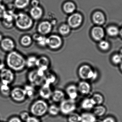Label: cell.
<instances>
[{
    "label": "cell",
    "mask_w": 122,
    "mask_h": 122,
    "mask_svg": "<svg viewBox=\"0 0 122 122\" xmlns=\"http://www.w3.org/2000/svg\"><path fill=\"white\" fill-rule=\"evenodd\" d=\"M6 62L9 69L14 71H21L26 67V59L20 53L15 51L9 52Z\"/></svg>",
    "instance_id": "obj_1"
},
{
    "label": "cell",
    "mask_w": 122,
    "mask_h": 122,
    "mask_svg": "<svg viewBox=\"0 0 122 122\" xmlns=\"http://www.w3.org/2000/svg\"><path fill=\"white\" fill-rule=\"evenodd\" d=\"M77 73L80 78L84 81H95L99 76L97 71L93 69L91 66L87 64H83L80 66Z\"/></svg>",
    "instance_id": "obj_2"
},
{
    "label": "cell",
    "mask_w": 122,
    "mask_h": 122,
    "mask_svg": "<svg viewBox=\"0 0 122 122\" xmlns=\"http://www.w3.org/2000/svg\"><path fill=\"white\" fill-rule=\"evenodd\" d=\"M48 105L45 100L42 99L38 100L31 104L30 112L32 116L39 118L48 113Z\"/></svg>",
    "instance_id": "obj_3"
},
{
    "label": "cell",
    "mask_w": 122,
    "mask_h": 122,
    "mask_svg": "<svg viewBox=\"0 0 122 122\" xmlns=\"http://www.w3.org/2000/svg\"><path fill=\"white\" fill-rule=\"evenodd\" d=\"M46 72L38 69L29 72L28 74V79L30 84L35 87H41L44 83Z\"/></svg>",
    "instance_id": "obj_4"
},
{
    "label": "cell",
    "mask_w": 122,
    "mask_h": 122,
    "mask_svg": "<svg viewBox=\"0 0 122 122\" xmlns=\"http://www.w3.org/2000/svg\"><path fill=\"white\" fill-rule=\"evenodd\" d=\"M14 22L16 26L22 30H26L30 28L33 25V21L27 14L19 13L15 14Z\"/></svg>",
    "instance_id": "obj_5"
},
{
    "label": "cell",
    "mask_w": 122,
    "mask_h": 122,
    "mask_svg": "<svg viewBox=\"0 0 122 122\" xmlns=\"http://www.w3.org/2000/svg\"><path fill=\"white\" fill-rule=\"evenodd\" d=\"M60 112L65 115H67L74 112L76 108L75 101L71 99H65L60 103Z\"/></svg>",
    "instance_id": "obj_6"
},
{
    "label": "cell",
    "mask_w": 122,
    "mask_h": 122,
    "mask_svg": "<svg viewBox=\"0 0 122 122\" xmlns=\"http://www.w3.org/2000/svg\"><path fill=\"white\" fill-rule=\"evenodd\" d=\"M15 75L13 71L4 68L0 71V80L1 84L9 85L14 81Z\"/></svg>",
    "instance_id": "obj_7"
},
{
    "label": "cell",
    "mask_w": 122,
    "mask_h": 122,
    "mask_svg": "<svg viewBox=\"0 0 122 122\" xmlns=\"http://www.w3.org/2000/svg\"><path fill=\"white\" fill-rule=\"evenodd\" d=\"M10 95L14 101L18 102L24 101L27 97L23 88L19 87L11 90Z\"/></svg>",
    "instance_id": "obj_8"
},
{
    "label": "cell",
    "mask_w": 122,
    "mask_h": 122,
    "mask_svg": "<svg viewBox=\"0 0 122 122\" xmlns=\"http://www.w3.org/2000/svg\"><path fill=\"white\" fill-rule=\"evenodd\" d=\"M82 16L78 13L72 14L70 16L67 20L68 25L72 28L79 27L82 21Z\"/></svg>",
    "instance_id": "obj_9"
},
{
    "label": "cell",
    "mask_w": 122,
    "mask_h": 122,
    "mask_svg": "<svg viewBox=\"0 0 122 122\" xmlns=\"http://www.w3.org/2000/svg\"><path fill=\"white\" fill-rule=\"evenodd\" d=\"M62 44L61 39L58 35H51L48 38L47 45L51 49H58L61 47Z\"/></svg>",
    "instance_id": "obj_10"
},
{
    "label": "cell",
    "mask_w": 122,
    "mask_h": 122,
    "mask_svg": "<svg viewBox=\"0 0 122 122\" xmlns=\"http://www.w3.org/2000/svg\"><path fill=\"white\" fill-rule=\"evenodd\" d=\"M52 92L51 86L46 83H44L40 87L39 93L42 99L46 100L51 99Z\"/></svg>",
    "instance_id": "obj_11"
},
{
    "label": "cell",
    "mask_w": 122,
    "mask_h": 122,
    "mask_svg": "<svg viewBox=\"0 0 122 122\" xmlns=\"http://www.w3.org/2000/svg\"><path fill=\"white\" fill-rule=\"evenodd\" d=\"M91 35L94 40L99 42L103 39L105 36V31L101 26H97L92 29Z\"/></svg>",
    "instance_id": "obj_12"
},
{
    "label": "cell",
    "mask_w": 122,
    "mask_h": 122,
    "mask_svg": "<svg viewBox=\"0 0 122 122\" xmlns=\"http://www.w3.org/2000/svg\"><path fill=\"white\" fill-rule=\"evenodd\" d=\"M50 65V61L48 58L45 56L38 57L36 67L37 69L44 72H46Z\"/></svg>",
    "instance_id": "obj_13"
},
{
    "label": "cell",
    "mask_w": 122,
    "mask_h": 122,
    "mask_svg": "<svg viewBox=\"0 0 122 122\" xmlns=\"http://www.w3.org/2000/svg\"><path fill=\"white\" fill-rule=\"evenodd\" d=\"M77 87L79 93L83 95H88L92 90V87L90 83L84 80L80 82L77 85Z\"/></svg>",
    "instance_id": "obj_14"
},
{
    "label": "cell",
    "mask_w": 122,
    "mask_h": 122,
    "mask_svg": "<svg viewBox=\"0 0 122 122\" xmlns=\"http://www.w3.org/2000/svg\"><path fill=\"white\" fill-rule=\"evenodd\" d=\"M65 93L69 99L75 100L78 97L79 93L77 86L74 84L69 85L66 87Z\"/></svg>",
    "instance_id": "obj_15"
},
{
    "label": "cell",
    "mask_w": 122,
    "mask_h": 122,
    "mask_svg": "<svg viewBox=\"0 0 122 122\" xmlns=\"http://www.w3.org/2000/svg\"><path fill=\"white\" fill-rule=\"evenodd\" d=\"M93 22L97 26H101L106 22V16L104 14L100 11H97L94 12L92 16Z\"/></svg>",
    "instance_id": "obj_16"
},
{
    "label": "cell",
    "mask_w": 122,
    "mask_h": 122,
    "mask_svg": "<svg viewBox=\"0 0 122 122\" xmlns=\"http://www.w3.org/2000/svg\"><path fill=\"white\" fill-rule=\"evenodd\" d=\"M0 46L4 51L9 52L14 51L15 47L14 42L9 38L3 39L0 42Z\"/></svg>",
    "instance_id": "obj_17"
},
{
    "label": "cell",
    "mask_w": 122,
    "mask_h": 122,
    "mask_svg": "<svg viewBox=\"0 0 122 122\" xmlns=\"http://www.w3.org/2000/svg\"><path fill=\"white\" fill-rule=\"evenodd\" d=\"M15 14L12 11H6L5 15L2 18L4 24L7 27H10L14 21Z\"/></svg>",
    "instance_id": "obj_18"
},
{
    "label": "cell",
    "mask_w": 122,
    "mask_h": 122,
    "mask_svg": "<svg viewBox=\"0 0 122 122\" xmlns=\"http://www.w3.org/2000/svg\"><path fill=\"white\" fill-rule=\"evenodd\" d=\"M65 94L60 90H56L53 91L51 99L55 103H61L65 99Z\"/></svg>",
    "instance_id": "obj_19"
},
{
    "label": "cell",
    "mask_w": 122,
    "mask_h": 122,
    "mask_svg": "<svg viewBox=\"0 0 122 122\" xmlns=\"http://www.w3.org/2000/svg\"><path fill=\"white\" fill-rule=\"evenodd\" d=\"M95 106V103L91 97L85 98L80 103L81 108L86 111L93 109Z\"/></svg>",
    "instance_id": "obj_20"
},
{
    "label": "cell",
    "mask_w": 122,
    "mask_h": 122,
    "mask_svg": "<svg viewBox=\"0 0 122 122\" xmlns=\"http://www.w3.org/2000/svg\"><path fill=\"white\" fill-rule=\"evenodd\" d=\"M52 29V25L48 21H44L39 24L38 30L41 34H47L49 33Z\"/></svg>",
    "instance_id": "obj_21"
},
{
    "label": "cell",
    "mask_w": 122,
    "mask_h": 122,
    "mask_svg": "<svg viewBox=\"0 0 122 122\" xmlns=\"http://www.w3.org/2000/svg\"><path fill=\"white\" fill-rule=\"evenodd\" d=\"M80 122H96L97 121V117L92 112H83L80 115Z\"/></svg>",
    "instance_id": "obj_22"
},
{
    "label": "cell",
    "mask_w": 122,
    "mask_h": 122,
    "mask_svg": "<svg viewBox=\"0 0 122 122\" xmlns=\"http://www.w3.org/2000/svg\"><path fill=\"white\" fill-rule=\"evenodd\" d=\"M30 14L33 18L38 20L41 18L43 14V10L38 6H33L30 11Z\"/></svg>",
    "instance_id": "obj_23"
},
{
    "label": "cell",
    "mask_w": 122,
    "mask_h": 122,
    "mask_svg": "<svg viewBox=\"0 0 122 122\" xmlns=\"http://www.w3.org/2000/svg\"><path fill=\"white\" fill-rule=\"evenodd\" d=\"M57 80L56 75L53 72H46L44 76V83L48 84L51 86L55 84Z\"/></svg>",
    "instance_id": "obj_24"
},
{
    "label": "cell",
    "mask_w": 122,
    "mask_h": 122,
    "mask_svg": "<svg viewBox=\"0 0 122 122\" xmlns=\"http://www.w3.org/2000/svg\"><path fill=\"white\" fill-rule=\"evenodd\" d=\"M92 110V113L97 117H100L104 116L107 111L106 107L102 105H96Z\"/></svg>",
    "instance_id": "obj_25"
},
{
    "label": "cell",
    "mask_w": 122,
    "mask_h": 122,
    "mask_svg": "<svg viewBox=\"0 0 122 122\" xmlns=\"http://www.w3.org/2000/svg\"><path fill=\"white\" fill-rule=\"evenodd\" d=\"M106 32L109 36L115 37L119 35L120 29L117 26L111 25L107 27Z\"/></svg>",
    "instance_id": "obj_26"
},
{
    "label": "cell",
    "mask_w": 122,
    "mask_h": 122,
    "mask_svg": "<svg viewBox=\"0 0 122 122\" xmlns=\"http://www.w3.org/2000/svg\"><path fill=\"white\" fill-rule=\"evenodd\" d=\"M38 57L35 56H29L26 59V67L29 69H33L36 67Z\"/></svg>",
    "instance_id": "obj_27"
},
{
    "label": "cell",
    "mask_w": 122,
    "mask_h": 122,
    "mask_svg": "<svg viewBox=\"0 0 122 122\" xmlns=\"http://www.w3.org/2000/svg\"><path fill=\"white\" fill-rule=\"evenodd\" d=\"M26 97L32 98L35 95L36 93V90L35 87L31 84L26 85H25L23 88Z\"/></svg>",
    "instance_id": "obj_28"
},
{
    "label": "cell",
    "mask_w": 122,
    "mask_h": 122,
    "mask_svg": "<svg viewBox=\"0 0 122 122\" xmlns=\"http://www.w3.org/2000/svg\"><path fill=\"white\" fill-rule=\"evenodd\" d=\"M76 6L73 2L67 1L63 5V9L67 13L71 14L75 11Z\"/></svg>",
    "instance_id": "obj_29"
},
{
    "label": "cell",
    "mask_w": 122,
    "mask_h": 122,
    "mask_svg": "<svg viewBox=\"0 0 122 122\" xmlns=\"http://www.w3.org/2000/svg\"><path fill=\"white\" fill-rule=\"evenodd\" d=\"M48 112L52 117L58 116L60 113L59 107L56 104H51L49 106Z\"/></svg>",
    "instance_id": "obj_30"
},
{
    "label": "cell",
    "mask_w": 122,
    "mask_h": 122,
    "mask_svg": "<svg viewBox=\"0 0 122 122\" xmlns=\"http://www.w3.org/2000/svg\"><path fill=\"white\" fill-rule=\"evenodd\" d=\"M29 2L30 0H15L14 6L17 8L22 9L27 7Z\"/></svg>",
    "instance_id": "obj_31"
},
{
    "label": "cell",
    "mask_w": 122,
    "mask_h": 122,
    "mask_svg": "<svg viewBox=\"0 0 122 122\" xmlns=\"http://www.w3.org/2000/svg\"><path fill=\"white\" fill-rule=\"evenodd\" d=\"M11 90L9 85L1 84L0 86V92L4 96L7 97L10 95Z\"/></svg>",
    "instance_id": "obj_32"
},
{
    "label": "cell",
    "mask_w": 122,
    "mask_h": 122,
    "mask_svg": "<svg viewBox=\"0 0 122 122\" xmlns=\"http://www.w3.org/2000/svg\"><path fill=\"white\" fill-rule=\"evenodd\" d=\"M91 98L95 103V105H100L104 102V98L103 96L99 93L94 94Z\"/></svg>",
    "instance_id": "obj_33"
},
{
    "label": "cell",
    "mask_w": 122,
    "mask_h": 122,
    "mask_svg": "<svg viewBox=\"0 0 122 122\" xmlns=\"http://www.w3.org/2000/svg\"><path fill=\"white\" fill-rule=\"evenodd\" d=\"M98 46L102 51H107L110 48V43L107 40L102 39V41H99Z\"/></svg>",
    "instance_id": "obj_34"
},
{
    "label": "cell",
    "mask_w": 122,
    "mask_h": 122,
    "mask_svg": "<svg viewBox=\"0 0 122 122\" xmlns=\"http://www.w3.org/2000/svg\"><path fill=\"white\" fill-rule=\"evenodd\" d=\"M80 115L76 112H72L68 115L67 122H80Z\"/></svg>",
    "instance_id": "obj_35"
},
{
    "label": "cell",
    "mask_w": 122,
    "mask_h": 122,
    "mask_svg": "<svg viewBox=\"0 0 122 122\" xmlns=\"http://www.w3.org/2000/svg\"><path fill=\"white\" fill-rule=\"evenodd\" d=\"M35 39L38 44L41 47L46 46L48 44V38L41 36H37L35 37Z\"/></svg>",
    "instance_id": "obj_36"
},
{
    "label": "cell",
    "mask_w": 122,
    "mask_h": 122,
    "mask_svg": "<svg viewBox=\"0 0 122 122\" xmlns=\"http://www.w3.org/2000/svg\"><path fill=\"white\" fill-rule=\"evenodd\" d=\"M112 62L115 65L120 64L122 62V56L120 53H117L112 55L111 58Z\"/></svg>",
    "instance_id": "obj_37"
},
{
    "label": "cell",
    "mask_w": 122,
    "mask_h": 122,
    "mask_svg": "<svg viewBox=\"0 0 122 122\" xmlns=\"http://www.w3.org/2000/svg\"><path fill=\"white\" fill-rule=\"evenodd\" d=\"M20 43L24 46L27 47L30 46L32 43V39L29 36H24L21 38Z\"/></svg>",
    "instance_id": "obj_38"
},
{
    "label": "cell",
    "mask_w": 122,
    "mask_h": 122,
    "mask_svg": "<svg viewBox=\"0 0 122 122\" xmlns=\"http://www.w3.org/2000/svg\"><path fill=\"white\" fill-rule=\"evenodd\" d=\"M70 27L68 24H63L60 27L59 31L60 33L62 35H65L69 33Z\"/></svg>",
    "instance_id": "obj_39"
},
{
    "label": "cell",
    "mask_w": 122,
    "mask_h": 122,
    "mask_svg": "<svg viewBox=\"0 0 122 122\" xmlns=\"http://www.w3.org/2000/svg\"><path fill=\"white\" fill-rule=\"evenodd\" d=\"M30 116V115L28 112L24 111L21 113L19 117L21 121L25 122Z\"/></svg>",
    "instance_id": "obj_40"
},
{
    "label": "cell",
    "mask_w": 122,
    "mask_h": 122,
    "mask_svg": "<svg viewBox=\"0 0 122 122\" xmlns=\"http://www.w3.org/2000/svg\"><path fill=\"white\" fill-rule=\"evenodd\" d=\"M6 11L5 6L2 4H0V18H3Z\"/></svg>",
    "instance_id": "obj_41"
},
{
    "label": "cell",
    "mask_w": 122,
    "mask_h": 122,
    "mask_svg": "<svg viewBox=\"0 0 122 122\" xmlns=\"http://www.w3.org/2000/svg\"><path fill=\"white\" fill-rule=\"evenodd\" d=\"M100 122H117V121L113 117H107L102 120Z\"/></svg>",
    "instance_id": "obj_42"
},
{
    "label": "cell",
    "mask_w": 122,
    "mask_h": 122,
    "mask_svg": "<svg viewBox=\"0 0 122 122\" xmlns=\"http://www.w3.org/2000/svg\"><path fill=\"white\" fill-rule=\"evenodd\" d=\"M25 122H41V121L39 118L34 116H30Z\"/></svg>",
    "instance_id": "obj_43"
},
{
    "label": "cell",
    "mask_w": 122,
    "mask_h": 122,
    "mask_svg": "<svg viewBox=\"0 0 122 122\" xmlns=\"http://www.w3.org/2000/svg\"><path fill=\"white\" fill-rule=\"evenodd\" d=\"M8 122H22L20 117H14L9 119Z\"/></svg>",
    "instance_id": "obj_44"
},
{
    "label": "cell",
    "mask_w": 122,
    "mask_h": 122,
    "mask_svg": "<svg viewBox=\"0 0 122 122\" xmlns=\"http://www.w3.org/2000/svg\"><path fill=\"white\" fill-rule=\"evenodd\" d=\"M31 4H32L33 6H38V5L39 4V2L38 0H33L32 1Z\"/></svg>",
    "instance_id": "obj_45"
},
{
    "label": "cell",
    "mask_w": 122,
    "mask_h": 122,
    "mask_svg": "<svg viewBox=\"0 0 122 122\" xmlns=\"http://www.w3.org/2000/svg\"><path fill=\"white\" fill-rule=\"evenodd\" d=\"M5 68V65L3 63H0V71Z\"/></svg>",
    "instance_id": "obj_46"
},
{
    "label": "cell",
    "mask_w": 122,
    "mask_h": 122,
    "mask_svg": "<svg viewBox=\"0 0 122 122\" xmlns=\"http://www.w3.org/2000/svg\"><path fill=\"white\" fill-rule=\"evenodd\" d=\"M120 35L121 36V37L122 38V27L121 29H120Z\"/></svg>",
    "instance_id": "obj_47"
},
{
    "label": "cell",
    "mask_w": 122,
    "mask_h": 122,
    "mask_svg": "<svg viewBox=\"0 0 122 122\" xmlns=\"http://www.w3.org/2000/svg\"><path fill=\"white\" fill-rule=\"evenodd\" d=\"M3 39V36H2L1 34H0V42L2 41Z\"/></svg>",
    "instance_id": "obj_48"
},
{
    "label": "cell",
    "mask_w": 122,
    "mask_h": 122,
    "mask_svg": "<svg viewBox=\"0 0 122 122\" xmlns=\"http://www.w3.org/2000/svg\"><path fill=\"white\" fill-rule=\"evenodd\" d=\"M120 69H121V71L122 72V63L120 64Z\"/></svg>",
    "instance_id": "obj_49"
},
{
    "label": "cell",
    "mask_w": 122,
    "mask_h": 122,
    "mask_svg": "<svg viewBox=\"0 0 122 122\" xmlns=\"http://www.w3.org/2000/svg\"><path fill=\"white\" fill-rule=\"evenodd\" d=\"M120 54L122 55V49H120Z\"/></svg>",
    "instance_id": "obj_50"
},
{
    "label": "cell",
    "mask_w": 122,
    "mask_h": 122,
    "mask_svg": "<svg viewBox=\"0 0 122 122\" xmlns=\"http://www.w3.org/2000/svg\"><path fill=\"white\" fill-rule=\"evenodd\" d=\"M2 0H0V4H2Z\"/></svg>",
    "instance_id": "obj_51"
}]
</instances>
